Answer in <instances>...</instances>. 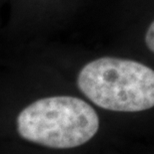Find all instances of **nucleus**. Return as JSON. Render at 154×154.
<instances>
[{
	"mask_svg": "<svg viewBox=\"0 0 154 154\" xmlns=\"http://www.w3.org/2000/svg\"><path fill=\"white\" fill-rule=\"evenodd\" d=\"M77 84L92 103L108 110L135 112L154 106V71L139 62L97 59L80 71Z\"/></svg>",
	"mask_w": 154,
	"mask_h": 154,
	"instance_id": "obj_1",
	"label": "nucleus"
},
{
	"mask_svg": "<svg viewBox=\"0 0 154 154\" xmlns=\"http://www.w3.org/2000/svg\"><path fill=\"white\" fill-rule=\"evenodd\" d=\"M99 128L96 111L86 101L60 96L38 100L17 117L22 138L55 149H67L88 142Z\"/></svg>",
	"mask_w": 154,
	"mask_h": 154,
	"instance_id": "obj_2",
	"label": "nucleus"
},
{
	"mask_svg": "<svg viewBox=\"0 0 154 154\" xmlns=\"http://www.w3.org/2000/svg\"><path fill=\"white\" fill-rule=\"evenodd\" d=\"M145 42L149 50L154 53V21L150 24L145 36Z\"/></svg>",
	"mask_w": 154,
	"mask_h": 154,
	"instance_id": "obj_3",
	"label": "nucleus"
}]
</instances>
